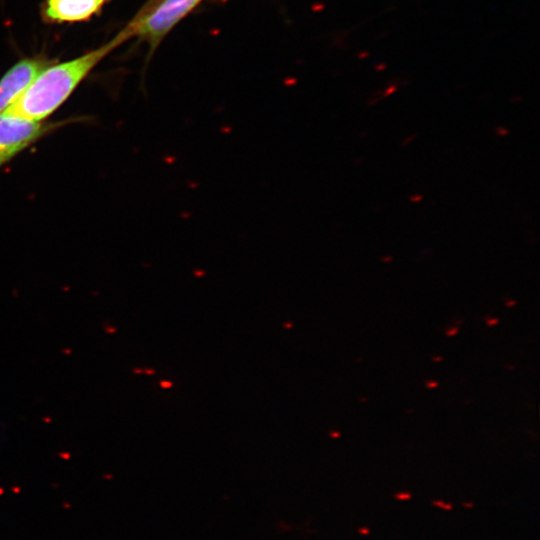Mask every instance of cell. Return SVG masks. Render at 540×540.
Masks as SVG:
<instances>
[{
  "mask_svg": "<svg viewBox=\"0 0 540 540\" xmlns=\"http://www.w3.org/2000/svg\"><path fill=\"white\" fill-rule=\"evenodd\" d=\"M161 385L166 388V387H170L172 385V383L164 381V382H162Z\"/></svg>",
  "mask_w": 540,
  "mask_h": 540,
  "instance_id": "9",
  "label": "cell"
},
{
  "mask_svg": "<svg viewBox=\"0 0 540 540\" xmlns=\"http://www.w3.org/2000/svg\"><path fill=\"white\" fill-rule=\"evenodd\" d=\"M459 329L454 327V328H450L449 330L446 331V335L447 336H454L458 333Z\"/></svg>",
  "mask_w": 540,
  "mask_h": 540,
  "instance_id": "6",
  "label": "cell"
},
{
  "mask_svg": "<svg viewBox=\"0 0 540 540\" xmlns=\"http://www.w3.org/2000/svg\"><path fill=\"white\" fill-rule=\"evenodd\" d=\"M51 124L0 113V167L51 129Z\"/></svg>",
  "mask_w": 540,
  "mask_h": 540,
  "instance_id": "3",
  "label": "cell"
},
{
  "mask_svg": "<svg viewBox=\"0 0 540 540\" xmlns=\"http://www.w3.org/2000/svg\"><path fill=\"white\" fill-rule=\"evenodd\" d=\"M109 0H45L42 8L44 21L54 24L89 20L98 15Z\"/></svg>",
  "mask_w": 540,
  "mask_h": 540,
  "instance_id": "5",
  "label": "cell"
},
{
  "mask_svg": "<svg viewBox=\"0 0 540 540\" xmlns=\"http://www.w3.org/2000/svg\"><path fill=\"white\" fill-rule=\"evenodd\" d=\"M203 0H156L143 7L124 28L154 50L163 38Z\"/></svg>",
  "mask_w": 540,
  "mask_h": 540,
  "instance_id": "2",
  "label": "cell"
},
{
  "mask_svg": "<svg viewBox=\"0 0 540 540\" xmlns=\"http://www.w3.org/2000/svg\"><path fill=\"white\" fill-rule=\"evenodd\" d=\"M486 322H487V324L489 326H493V325L497 324L499 322V320L496 319V318H490V319L486 320Z\"/></svg>",
  "mask_w": 540,
  "mask_h": 540,
  "instance_id": "7",
  "label": "cell"
},
{
  "mask_svg": "<svg viewBox=\"0 0 540 540\" xmlns=\"http://www.w3.org/2000/svg\"><path fill=\"white\" fill-rule=\"evenodd\" d=\"M129 38L122 29L113 39L77 58L50 64L3 114L30 121H42L55 112L114 49Z\"/></svg>",
  "mask_w": 540,
  "mask_h": 540,
  "instance_id": "1",
  "label": "cell"
},
{
  "mask_svg": "<svg viewBox=\"0 0 540 540\" xmlns=\"http://www.w3.org/2000/svg\"><path fill=\"white\" fill-rule=\"evenodd\" d=\"M50 64L46 57L35 56L23 58L13 65L0 79V113L13 105Z\"/></svg>",
  "mask_w": 540,
  "mask_h": 540,
  "instance_id": "4",
  "label": "cell"
},
{
  "mask_svg": "<svg viewBox=\"0 0 540 540\" xmlns=\"http://www.w3.org/2000/svg\"><path fill=\"white\" fill-rule=\"evenodd\" d=\"M426 386H427L428 388H435V387L438 386V383H437L436 381H427V382H426Z\"/></svg>",
  "mask_w": 540,
  "mask_h": 540,
  "instance_id": "8",
  "label": "cell"
}]
</instances>
